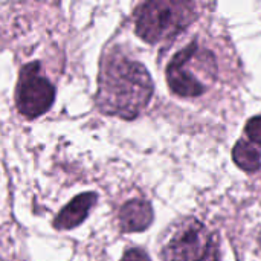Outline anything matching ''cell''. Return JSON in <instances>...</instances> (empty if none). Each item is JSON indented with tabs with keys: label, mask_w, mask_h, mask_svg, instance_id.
I'll return each instance as SVG.
<instances>
[{
	"label": "cell",
	"mask_w": 261,
	"mask_h": 261,
	"mask_svg": "<svg viewBox=\"0 0 261 261\" xmlns=\"http://www.w3.org/2000/svg\"><path fill=\"white\" fill-rule=\"evenodd\" d=\"M153 90V80L142 63L113 52L101 64L96 106L106 115L135 119L148 106Z\"/></svg>",
	"instance_id": "cell-1"
},
{
	"label": "cell",
	"mask_w": 261,
	"mask_h": 261,
	"mask_svg": "<svg viewBox=\"0 0 261 261\" xmlns=\"http://www.w3.org/2000/svg\"><path fill=\"white\" fill-rule=\"evenodd\" d=\"M161 257L164 261H220V246L206 225L187 217L165 231Z\"/></svg>",
	"instance_id": "cell-2"
},
{
	"label": "cell",
	"mask_w": 261,
	"mask_h": 261,
	"mask_svg": "<svg viewBox=\"0 0 261 261\" xmlns=\"http://www.w3.org/2000/svg\"><path fill=\"white\" fill-rule=\"evenodd\" d=\"M217 64L211 50L191 43L177 52L167 66V81L170 89L184 98L203 95L216 80Z\"/></svg>",
	"instance_id": "cell-3"
},
{
	"label": "cell",
	"mask_w": 261,
	"mask_h": 261,
	"mask_svg": "<svg viewBox=\"0 0 261 261\" xmlns=\"http://www.w3.org/2000/svg\"><path fill=\"white\" fill-rule=\"evenodd\" d=\"M196 18L194 5L176 0L142 3L135 14V31L147 43H159L176 37Z\"/></svg>",
	"instance_id": "cell-4"
},
{
	"label": "cell",
	"mask_w": 261,
	"mask_h": 261,
	"mask_svg": "<svg viewBox=\"0 0 261 261\" xmlns=\"http://www.w3.org/2000/svg\"><path fill=\"white\" fill-rule=\"evenodd\" d=\"M54 99L55 89L41 73V64L34 61L23 66L15 90V104L20 115L28 119H35L52 107Z\"/></svg>",
	"instance_id": "cell-5"
},
{
	"label": "cell",
	"mask_w": 261,
	"mask_h": 261,
	"mask_svg": "<svg viewBox=\"0 0 261 261\" xmlns=\"http://www.w3.org/2000/svg\"><path fill=\"white\" fill-rule=\"evenodd\" d=\"M98 200V196L95 193H83L78 194L72 202H69L63 211L55 217L54 226L57 229H73L80 226L92 211Z\"/></svg>",
	"instance_id": "cell-6"
},
{
	"label": "cell",
	"mask_w": 261,
	"mask_h": 261,
	"mask_svg": "<svg viewBox=\"0 0 261 261\" xmlns=\"http://www.w3.org/2000/svg\"><path fill=\"white\" fill-rule=\"evenodd\" d=\"M153 222V208L144 199H133L122 205L119 211V228L122 232L145 231Z\"/></svg>",
	"instance_id": "cell-7"
},
{
	"label": "cell",
	"mask_w": 261,
	"mask_h": 261,
	"mask_svg": "<svg viewBox=\"0 0 261 261\" xmlns=\"http://www.w3.org/2000/svg\"><path fill=\"white\" fill-rule=\"evenodd\" d=\"M234 162L246 173H255L261 168V153L245 138L237 141L232 150Z\"/></svg>",
	"instance_id": "cell-8"
},
{
	"label": "cell",
	"mask_w": 261,
	"mask_h": 261,
	"mask_svg": "<svg viewBox=\"0 0 261 261\" xmlns=\"http://www.w3.org/2000/svg\"><path fill=\"white\" fill-rule=\"evenodd\" d=\"M245 139L249 141L261 153V115L254 116L248 121L245 127Z\"/></svg>",
	"instance_id": "cell-9"
},
{
	"label": "cell",
	"mask_w": 261,
	"mask_h": 261,
	"mask_svg": "<svg viewBox=\"0 0 261 261\" xmlns=\"http://www.w3.org/2000/svg\"><path fill=\"white\" fill-rule=\"evenodd\" d=\"M122 261H151L148 254L141 248H132L124 252Z\"/></svg>",
	"instance_id": "cell-10"
},
{
	"label": "cell",
	"mask_w": 261,
	"mask_h": 261,
	"mask_svg": "<svg viewBox=\"0 0 261 261\" xmlns=\"http://www.w3.org/2000/svg\"><path fill=\"white\" fill-rule=\"evenodd\" d=\"M0 261H2V260H0Z\"/></svg>",
	"instance_id": "cell-11"
}]
</instances>
